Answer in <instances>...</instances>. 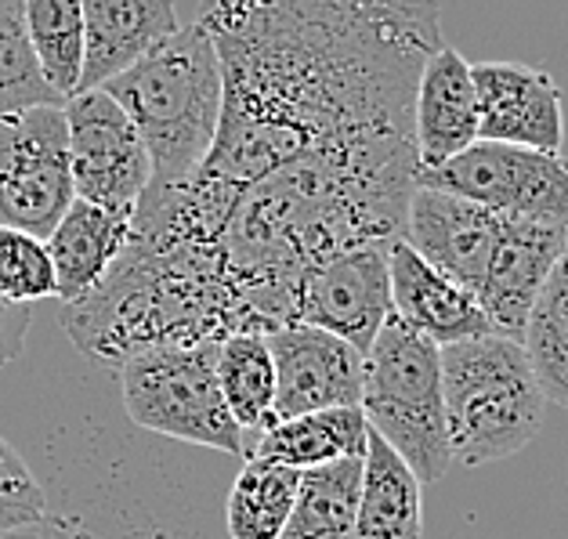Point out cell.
<instances>
[{
  "label": "cell",
  "mask_w": 568,
  "mask_h": 539,
  "mask_svg": "<svg viewBox=\"0 0 568 539\" xmlns=\"http://www.w3.org/2000/svg\"><path fill=\"white\" fill-rule=\"evenodd\" d=\"M217 138L192 185L286 182L402 232L417 192L413 102L442 48L438 0H203Z\"/></svg>",
  "instance_id": "1"
},
{
  "label": "cell",
  "mask_w": 568,
  "mask_h": 539,
  "mask_svg": "<svg viewBox=\"0 0 568 539\" xmlns=\"http://www.w3.org/2000/svg\"><path fill=\"white\" fill-rule=\"evenodd\" d=\"M123 105L152 160L149 189L185 185L211 152L221 123V62L200 22L182 26L128 73L102 88Z\"/></svg>",
  "instance_id": "2"
},
{
  "label": "cell",
  "mask_w": 568,
  "mask_h": 539,
  "mask_svg": "<svg viewBox=\"0 0 568 539\" xmlns=\"http://www.w3.org/2000/svg\"><path fill=\"white\" fill-rule=\"evenodd\" d=\"M446 420L456 464L485 467L521 452L539 435L547 395L521 340L504 334L470 337L442 348Z\"/></svg>",
  "instance_id": "3"
},
{
  "label": "cell",
  "mask_w": 568,
  "mask_h": 539,
  "mask_svg": "<svg viewBox=\"0 0 568 539\" xmlns=\"http://www.w3.org/2000/svg\"><path fill=\"white\" fill-rule=\"evenodd\" d=\"M363 413L369 427L413 467L420 486H435L456 464L442 348L398 315L384 323L363 355Z\"/></svg>",
  "instance_id": "4"
},
{
  "label": "cell",
  "mask_w": 568,
  "mask_h": 539,
  "mask_svg": "<svg viewBox=\"0 0 568 539\" xmlns=\"http://www.w3.org/2000/svg\"><path fill=\"white\" fill-rule=\"evenodd\" d=\"M123 413L134 427L246 460V435L217 384V340L160 344L120 366Z\"/></svg>",
  "instance_id": "5"
},
{
  "label": "cell",
  "mask_w": 568,
  "mask_h": 539,
  "mask_svg": "<svg viewBox=\"0 0 568 539\" xmlns=\"http://www.w3.org/2000/svg\"><path fill=\"white\" fill-rule=\"evenodd\" d=\"M420 189H438L485 206V211L568 228V160L504 142H475L460 156L417 174Z\"/></svg>",
  "instance_id": "6"
},
{
  "label": "cell",
  "mask_w": 568,
  "mask_h": 539,
  "mask_svg": "<svg viewBox=\"0 0 568 539\" xmlns=\"http://www.w3.org/2000/svg\"><path fill=\"white\" fill-rule=\"evenodd\" d=\"M73 200L65 105L0 116V225L48 240Z\"/></svg>",
  "instance_id": "7"
},
{
  "label": "cell",
  "mask_w": 568,
  "mask_h": 539,
  "mask_svg": "<svg viewBox=\"0 0 568 539\" xmlns=\"http://www.w3.org/2000/svg\"><path fill=\"white\" fill-rule=\"evenodd\" d=\"M69 171L77 200L131 214L152 185V160L142 134L109 91H80L65 102Z\"/></svg>",
  "instance_id": "8"
},
{
  "label": "cell",
  "mask_w": 568,
  "mask_h": 539,
  "mask_svg": "<svg viewBox=\"0 0 568 539\" xmlns=\"http://www.w3.org/2000/svg\"><path fill=\"white\" fill-rule=\"evenodd\" d=\"M387 251L392 240H377L323 261L297 289V323L326 329L366 355L395 315Z\"/></svg>",
  "instance_id": "9"
},
{
  "label": "cell",
  "mask_w": 568,
  "mask_h": 539,
  "mask_svg": "<svg viewBox=\"0 0 568 539\" xmlns=\"http://www.w3.org/2000/svg\"><path fill=\"white\" fill-rule=\"evenodd\" d=\"M275 363V420L363 403V352L326 329L290 323L268 334Z\"/></svg>",
  "instance_id": "10"
},
{
  "label": "cell",
  "mask_w": 568,
  "mask_h": 539,
  "mask_svg": "<svg viewBox=\"0 0 568 539\" xmlns=\"http://www.w3.org/2000/svg\"><path fill=\"white\" fill-rule=\"evenodd\" d=\"M478 142L561 152L565 105L554 77L525 62H475Z\"/></svg>",
  "instance_id": "11"
},
{
  "label": "cell",
  "mask_w": 568,
  "mask_h": 539,
  "mask_svg": "<svg viewBox=\"0 0 568 539\" xmlns=\"http://www.w3.org/2000/svg\"><path fill=\"white\" fill-rule=\"evenodd\" d=\"M500 228V214L485 211L470 200L449 196V192L417 185V192L409 196L398 240L409 243L432 268L449 275L453 283H460L478 297Z\"/></svg>",
  "instance_id": "12"
},
{
  "label": "cell",
  "mask_w": 568,
  "mask_h": 539,
  "mask_svg": "<svg viewBox=\"0 0 568 539\" xmlns=\"http://www.w3.org/2000/svg\"><path fill=\"white\" fill-rule=\"evenodd\" d=\"M565 254L568 228L504 217L500 240H496L489 268H485V283L478 289V304L489 315L496 334L521 340L539 289H544Z\"/></svg>",
  "instance_id": "13"
},
{
  "label": "cell",
  "mask_w": 568,
  "mask_h": 539,
  "mask_svg": "<svg viewBox=\"0 0 568 539\" xmlns=\"http://www.w3.org/2000/svg\"><path fill=\"white\" fill-rule=\"evenodd\" d=\"M387 268H392V301L395 315L424 337H432L438 348L446 344H460L470 337L496 334L489 315L478 304V297L442 275L427 261L413 251L409 243L392 240L387 251Z\"/></svg>",
  "instance_id": "14"
},
{
  "label": "cell",
  "mask_w": 568,
  "mask_h": 539,
  "mask_svg": "<svg viewBox=\"0 0 568 539\" xmlns=\"http://www.w3.org/2000/svg\"><path fill=\"white\" fill-rule=\"evenodd\" d=\"M478 142V99L470 62L456 48L442 44L424 65L413 102V145L420 171H432L460 156Z\"/></svg>",
  "instance_id": "15"
},
{
  "label": "cell",
  "mask_w": 568,
  "mask_h": 539,
  "mask_svg": "<svg viewBox=\"0 0 568 539\" xmlns=\"http://www.w3.org/2000/svg\"><path fill=\"white\" fill-rule=\"evenodd\" d=\"M84 4V77L80 91H99L182 30L171 0H80Z\"/></svg>",
  "instance_id": "16"
},
{
  "label": "cell",
  "mask_w": 568,
  "mask_h": 539,
  "mask_svg": "<svg viewBox=\"0 0 568 539\" xmlns=\"http://www.w3.org/2000/svg\"><path fill=\"white\" fill-rule=\"evenodd\" d=\"M131 232V214H116L105 211V206L73 200V206L48 236V254L54 265V297L62 304L84 301L123 257Z\"/></svg>",
  "instance_id": "17"
},
{
  "label": "cell",
  "mask_w": 568,
  "mask_h": 539,
  "mask_svg": "<svg viewBox=\"0 0 568 539\" xmlns=\"http://www.w3.org/2000/svg\"><path fill=\"white\" fill-rule=\"evenodd\" d=\"M369 449V420L363 406H341V409H318L304 417L275 420L261 435L246 460H272L294 471H312L337 460H363Z\"/></svg>",
  "instance_id": "18"
},
{
  "label": "cell",
  "mask_w": 568,
  "mask_h": 539,
  "mask_svg": "<svg viewBox=\"0 0 568 539\" xmlns=\"http://www.w3.org/2000/svg\"><path fill=\"white\" fill-rule=\"evenodd\" d=\"M355 539H424V486L413 467L369 427Z\"/></svg>",
  "instance_id": "19"
},
{
  "label": "cell",
  "mask_w": 568,
  "mask_h": 539,
  "mask_svg": "<svg viewBox=\"0 0 568 539\" xmlns=\"http://www.w3.org/2000/svg\"><path fill=\"white\" fill-rule=\"evenodd\" d=\"M217 384L235 424L246 435V452L275 424V363L268 334H232L217 344Z\"/></svg>",
  "instance_id": "20"
},
{
  "label": "cell",
  "mask_w": 568,
  "mask_h": 539,
  "mask_svg": "<svg viewBox=\"0 0 568 539\" xmlns=\"http://www.w3.org/2000/svg\"><path fill=\"white\" fill-rule=\"evenodd\" d=\"M363 460H337L301 471L297 500L280 539H355Z\"/></svg>",
  "instance_id": "21"
},
{
  "label": "cell",
  "mask_w": 568,
  "mask_h": 539,
  "mask_svg": "<svg viewBox=\"0 0 568 539\" xmlns=\"http://www.w3.org/2000/svg\"><path fill=\"white\" fill-rule=\"evenodd\" d=\"M301 471L272 460H243L225 500V529L232 539H280L297 500Z\"/></svg>",
  "instance_id": "22"
},
{
  "label": "cell",
  "mask_w": 568,
  "mask_h": 539,
  "mask_svg": "<svg viewBox=\"0 0 568 539\" xmlns=\"http://www.w3.org/2000/svg\"><path fill=\"white\" fill-rule=\"evenodd\" d=\"M26 30L48 88L69 102L84 77V4L80 0H26Z\"/></svg>",
  "instance_id": "23"
},
{
  "label": "cell",
  "mask_w": 568,
  "mask_h": 539,
  "mask_svg": "<svg viewBox=\"0 0 568 539\" xmlns=\"http://www.w3.org/2000/svg\"><path fill=\"white\" fill-rule=\"evenodd\" d=\"M521 348L529 355L547 403L568 409V254L550 272L525 323Z\"/></svg>",
  "instance_id": "24"
},
{
  "label": "cell",
  "mask_w": 568,
  "mask_h": 539,
  "mask_svg": "<svg viewBox=\"0 0 568 539\" xmlns=\"http://www.w3.org/2000/svg\"><path fill=\"white\" fill-rule=\"evenodd\" d=\"M33 105H65L48 88L26 30V0H0V116Z\"/></svg>",
  "instance_id": "25"
},
{
  "label": "cell",
  "mask_w": 568,
  "mask_h": 539,
  "mask_svg": "<svg viewBox=\"0 0 568 539\" xmlns=\"http://www.w3.org/2000/svg\"><path fill=\"white\" fill-rule=\"evenodd\" d=\"M0 297L16 304L54 297V265L48 254V240L0 225Z\"/></svg>",
  "instance_id": "26"
},
{
  "label": "cell",
  "mask_w": 568,
  "mask_h": 539,
  "mask_svg": "<svg viewBox=\"0 0 568 539\" xmlns=\"http://www.w3.org/2000/svg\"><path fill=\"white\" fill-rule=\"evenodd\" d=\"M40 515H48L44 486L22 460V452L8 446V438H0V529L37 521Z\"/></svg>",
  "instance_id": "27"
},
{
  "label": "cell",
  "mask_w": 568,
  "mask_h": 539,
  "mask_svg": "<svg viewBox=\"0 0 568 539\" xmlns=\"http://www.w3.org/2000/svg\"><path fill=\"white\" fill-rule=\"evenodd\" d=\"M33 326V308L30 304H16L0 297V366L16 363L26 348V337H30Z\"/></svg>",
  "instance_id": "28"
},
{
  "label": "cell",
  "mask_w": 568,
  "mask_h": 539,
  "mask_svg": "<svg viewBox=\"0 0 568 539\" xmlns=\"http://www.w3.org/2000/svg\"><path fill=\"white\" fill-rule=\"evenodd\" d=\"M0 539H94V536H91V529L80 518H69V515H40L37 521L0 529Z\"/></svg>",
  "instance_id": "29"
}]
</instances>
